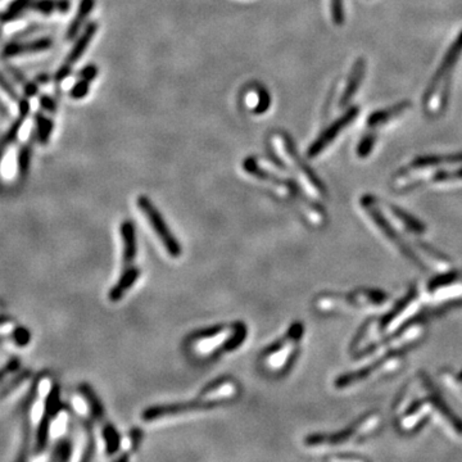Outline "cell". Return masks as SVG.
<instances>
[{
    "label": "cell",
    "mask_w": 462,
    "mask_h": 462,
    "mask_svg": "<svg viewBox=\"0 0 462 462\" xmlns=\"http://www.w3.org/2000/svg\"><path fill=\"white\" fill-rule=\"evenodd\" d=\"M376 140H378V133L366 130L364 133L362 137H361L360 142L357 144V148H356L357 157L359 158H367V157L370 156L371 152L374 150Z\"/></svg>",
    "instance_id": "f546056e"
},
{
    "label": "cell",
    "mask_w": 462,
    "mask_h": 462,
    "mask_svg": "<svg viewBox=\"0 0 462 462\" xmlns=\"http://www.w3.org/2000/svg\"><path fill=\"white\" fill-rule=\"evenodd\" d=\"M30 111H31V106H30V102H28V98L25 96V98L20 99L18 101V116L14 120L13 123L11 125V128L8 130L7 134L3 136V139L0 140V144L8 147L9 144L13 143L14 140L17 139L18 134H20L21 128L23 126V123L26 121Z\"/></svg>",
    "instance_id": "7402d4cb"
},
{
    "label": "cell",
    "mask_w": 462,
    "mask_h": 462,
    "mask_svg": "<svg viewBox=\"0 0 462 462\" xmlns=\"http://www.w3.org/2000/svg\"><path fill=\"white\" fill-rule=\"evenodd\" d=\"M389 303L387 293L379 289H356L346 293H324L313 305L324 313H362L381 311Z\"/></svg>",
    "instance_id": "8992f818"
},
{
    "label": "cell",
    "mask_w": 462,
    "mask_h": 462,
    "mask_svg": "<svg viewBox=\"0 0 462 462\" xmlns=\"http://www.w3.org/2000/svg\"><path fill=\"white\" fill-rule=\"evenodd\" d=\"M120 234L123 245V270H121L120 279L108 294L109 300L113 303L120 302L140 276V270L135 265L136 252H137L135 226L130 221H123L120 226Z\"/></svg>",
    "instance_id": "8fae6325"
},
{
    "label": "cell",
    "mask_w": 462,
    "mask_h": 462,
    "mask_svg": "<svg viewBox=\"0 0 462 462\" xmlns=\"http://www.w3.org/2000/svg\"><path fill=\"white\" fill-rule=\"evenodd\" d=\"M14 320L13 316L11 315H7V313H0V327L1 325H7V324H13Z\"/></svg>",
    "instance_id": "ee69618b"
},
{
    "label": "cell",
    "mask_w": 462,
    "mask_h": 462,
    "mask_svg": "<svg viewBox=\"0 0 462 462\" xmlns=\"http://www.w3.org/2000/svg\"><path fill=\"white\" fill-rule=\"evenodd\" d=\"M411 107H412L411 103L408 102V101H403V102L397 103L392 107L375 111L373 115L367 117L366 130L378 133V130L387 126L388 123L395 121V118L401 117Z\"/></svg>",
    "instance_id": "ac0fdd59"
},
{
    "label": "cell",
    "mask_w": 462,
    "mask_h": 462,
    "mask_svg": "<svg viewBox=\"0 0 462 462\" xmlns=\"http://www.w3.org/2000/svg\"><path fill=\"white\" fill-rule=\"evenodd\" d=\"M366 74V61L365 58H357L354 62V66L351 68L349 76L346 79V86L343 89V93L339 98V107H346L349 103L352 102L354 96L357 94L361 84L364 81V77Z\"/></svg>",
    "instance_id": "d6986e66"
},
{
    "label": "cell",
    "mask_w": 462,
    "mask_h": 462,
    "mask_svg": "<svg viewBox=\"0 0 462 462\" xmlns=\"http://www.w3.org/2000/svg\"><path fill=\"white\" fill-rule=\"evenodd\" d=\"M39 104L43 111H47L49 113H55V111H57V103L55 102V99L52 96H41Z\"/></svg>",
    "instance_id": "f35d334b"
},
{
    "label": "cell",
    "mask_w": 462,
    "mask_h": 462,
    "mask_svg": "<svg viewBox=\"0 0 462 462\" xmlns=\"http://www.w3.org/2000/svg\"><path fill=\"white\" fill-rule=\"evenodd\" d=\"M359 112H360V108L356 106L346 109L339 118H337L333 123H330L327 129L321 133V135L311 144V147L307 150V157L310 159L319 157L329 145H332V143L340 135V133L343 130L354 123L359 116Z\"/></svg>",
    "instance_id": "2e32d148"
},
{
    "label": "cell",
    "mask_w": 462,
    "mask_h": 462,
    "mask_svg": "<svg viewBox=\"0 0 462 462\" xmlns=\"http://www.w3.org/2000/svg\"><path fill=\"white\" fill-rule=\"evenodd\" d=\"M281 142H283V145H284L286 154L292 159L294 167L298 170L300 176H302V179L306 183L307 188H310V191H312L313 196L319 198L327 197V188H325V185L320 180V177L315 174V171L303 161V158L299 156V153L297 152V148L294 145L292 137L288 135V134H286V133H281Z\"/></svg>",
    "instance_id": "e0dca14e"
},
{
    "label": "cell",
    "mask_w": 462,
    "mask_h": 462,
    "mask_svg": "<svg viewBox=\"0 0 462 462\" xmlns=\"http://www.w3.org/2000/svg\"><path fill=\"white\" fill-rule=\"evenodd\" d=\"M39 26H31V28H25L20 31L18 34H16V39H20V38H23V36H28V35L33 34V33H36L39 30Z\"/></svg>",
    "instance_id": "7bdbcfd3"
},
{
    "label": "cell",
    "mask_w": 462,
    "mask_h": 462,
    "mask_svg": "<svg viewBox=\"0 0 462 462\" xmlns=\"http://www.w3.org/2000/svg\"><path fill=\"white\" fill-rule=\"evenodd\" d=\"M55 129V123L48 117H45L43 112H38L35 115V137L41 145L48 144Z\"/></svg>",
    "instance_id": "d4e9b609"
},
{
    "label": "cell",
    "mask_w": 462,
    "mask_h": 462,
    "mask_svg": "<svg viewBox=\"0 0 462 462\" xmlns=\"http://www.w3.org/2000/svg\"><path fill=\"white\" fill-rule=\"evenodd\" d=\"M69 8V0H33L30 4V11L44 16H50L55 12L67 13Z\"/></svg>",
    "instance_id": "cb8c5ba5"
},
{
    "label": "cell",
    "mask_w": 462,
    "mask_h": 462,
    "mask_svg": "<svg viewBox=\"0 0 462 462\" xmlns=\"http://www.w3.org/2000/svg\"><path fill=\"white\" fill-rule=\"evenodd\" d=\"M305 335L302 322H294L280 339L267 346L262 354V361L272 371H281L291 365L298 352L300 340Z\"/></svg>",
    "instance_id": "4fadbf2b"
},
{
    "label": "cell",
    "mask_w": 462,
    "mask_h": 462,
    "mask_svg": "<svg viewBox=\"0 0 462 462\" xmlns=\"http://www.w3.org/2000/svg\"><path fill=\"white\" fill-rule=\"evenodd\" d=\"M0 115L3 117H8L9 116V111H8L7 106L0 101Z\"/></svg>",
    "instance_id": "bcb514c9"
},
{
    "label": "cell",
    "mask_w": 462,
    "mask_h": 462,
    "mask_svg": "<svg viewBox=\"0 0 462 462\" xmlns=\"http://www.w3.org/2000/svg\"><path fill=\"white\" fill-rule=\"evenodd\" d=\"M72 451H74L72 441L69 438H62L55 444L52 460H55V461H67L71 458Z\"/></svg>",
    "instance_id": "4dcf8cb0"
},
{
    "label": "cell",
    "mask_w": 462,
    "mask_h": 462,
    "mask_svg": "<svg viewBox=\"0 0 462 462\" xmlns=\"http://www.w3.org/2000/svg\"><path fill=\"white\" fill-rule=\"evenodd\" d=\"M243 169H244L248 174H251L252 176L259 179L261 181H266V183H270L276 186V188H280V189H284V191L288 193V197L293 199L295 203L299 204V208L302 213L305 215V218L311 222V224L316 225V226H320V225L324 224L325 220H327V216H325V212L324 210L317 205V203L311 199L310 197H307L306 194L303 193V191L299 188L297 184L294 183L293 180H286V179H281V177L278 176V175H274L270 171H266L265 169H262L257 161L254 158H247L243 162Z\"/></svg>",
    "instance_id": "30bf717a"
},
{
    "label": "cell",
    "mask_w": 462,
    "mask_h": 462,
    "mask_svg": "<svg viewBox=\"0 0 462 462\" xmlns=\"http://www.w3.org/2000/svg\"><path fill=\"white\" fill-rule=\"evenodd\" d=\"M96 75H98V68L94 64H89L86 67L82 68L79 74V77L85 80V81L91 82L94 79H96Z\"/></svg>",
    "instance_id": "74e56055"
},
{
    "label": "cell",
    "mask_w": 462,
    "mask_h": 462,
    "mask_svg": "<svg viewBox=\"0 0 462 462\" xmlns=\"http://www.w3.org/2000/svg\"><path fill=\"white\" fill-rule=\"evenodd\" d=\"M422 303L442 307L462 302V274L452 271L438 274L422 292Z\"/></svg>",
    "instance_id": "7c38bea8"
},
{
    "label": "cell",
    "mask_w": 462,
    "mask_h": 462,
    "mask_svg": "<svg viewBox=\"0 0 462 462\" xmlns=\"http://www.w3.org/2000/svg\"><path fill=\"white\" fill-rule=\"evenodd\" d=\"M0 88H1V90H3V91H4V93H6L12 101H20V98H18V94H17L16 89L12 86V84L8 81L7 79H6V76L3 75L1 72H0Z\"/></svg>",
    "instance_id": "8d00e7d4"
},
{
    "label": "cell",
    "mask_w": 462,
    "mask_h": 462,
    "mask_svg": "<svg viewBox=\"0 0 462 462\" xmlns=\"http://www.w3.org/2000/svg\"><path fill=\"white\" fill-rule=\"evenodd\" d=\"M327 460H332V461H366L367 458L357 455H335L327 457Z\"/></svg>",
    "instance_id": "60d3db41"
},
{
    "label": "cell",
    "mask_w": 462,
    "mask_h": 462,
    "mask_svg": "<svg viewBox=\"0 0 462 462\" xmlns=\"http://www.w3.org/2000/svg\"><path fill=\"white\" fill-rule=\"evenodd\" d=\"M456 164H462V153L416 157L407 166L395 172V176L390 180V186L393 191L400 193L415 191L430 184L435 172L443 166Z\"/></svg>",
    "instance_id": "52a82bcc"
},
{
    "label": "cell",
    "mask_w": 462,
    "mask_h": 462,
    "mask_svg": "<svg viewBox=\"0 0 462 462\" xmlns=\"http://www.w3.org/2000/svg\"><path fill=\"white\" fill-rule=\"evenodd\" d=\"M422 305V292L416 288L410 289L407 294L387 312L381 313L379 317L368 320L360 327L349 346L351 354L360 357L383 340L400 332L402 327L415 320Z\"/></svg>",
    "instance_id": "3957f363"
},
{
    "label": "cell",
    "mask_w": 462,
    "mask_h": 462,
    "mask_svg": "<svg viewBox=\"0 0 462 462\" xmlns=\"http://www.w3.org/2000/svg\"><path fill=\"white\" fill-rule=\"evenodd\" d=\"M44 376H45L44 374L38 375V376L35 378L34 381L31 383V387L28 389V393L25 395V397H23L22 401H21V415L30 414V412H31V408L34 406L35 401H36L38 395H39V387H40V383Z\"/></svg>",
    "instance_id": "f1b7e54d"
},
{
    "label": "cell",
    "mask_w": 462,
    "mask_h": 462,
    "mask_svg": "<svg viewBox=\"0 0 462 462\" xmlns=\"http://www.w3.org/2000/svg\"><path fill=\"white\" fill-rule=\"evenodd\" d=\"M383 425V417L379 412H368L361 416L359 420L334 434H311L305 439L308 449H335L351 447L366 441L367 438L378 433Z\"/></svg>",
    "instance_id": "9c48e42d"
},
{
    "label": "cell",
    "mask_w": 462,
    "mask_h": 462,
    "mask_svg": "<svg viewBox=\"0 0 462 462\" xmlns=\"http://www.w3.org/2000/svg\"><path fill=\"white\" fill-rule=\"evenodd\" d=\"M393 417L398 432L414 434L429 422H435L444 433L462 438V420L449 407L425 373L415 374L402 388L393 405Z\"/></svg>",
    "instance_id": "6da1fadb"
},
{
    "label": "cell",
    "mask_w": 462,
    "mask_h": 462,
    "mask_svg": "<svg viewBox=\"0 0 462 462\" xmlns=\"http://www.w3.org/2000/svg\"><path fill=\"white\" fill-rule=\"evenodd\" d=\"M63 411V403L61 401V388L58 384H53L50 387L48 395L45 397L44 401V412L41 416L40 422L36 429L35 434V453L39 455L43 453L49 442V432L52 422L57 416Z\"/></svg>",
    "instance_id": "9a60e30c"
},
{
    "label": "cell",
    "mask_w": 462,
    "mask_h": 462,
    "mask_svg": "<svg viewBox=\"0 0 462 462\" xmlns=\"http://www.w3.org/2000/svg\"><path fill=\"white\" fill-rule=\"evenodd\" d=\"M21 367V361L18 357H12L9 359L7 364L4 366L0 367V383L4 381L7 376L13 374L16 371H18Z\"/></svg>",
    "instance_id": "836d02e7"
},
{
    "label": "cell",
    "mask_w": 462,
    "mask_h": 462,
    "mask_svg": "<svg viewBox=\"0 0 462 462\" xmlns=\"http://www.w3.org/2000/svg\"><path fill=\"white\" fill-rule=\"evenodd\" d=\"M31 375H33V371L30 368H21V370H18L7 383H4L0 387V401L3 398L8 397L11 393H13L17 388L31 378Z\"/></svg>",
    "instance_id": "83f0119b"
},
{
    "label": "cell",
    "mask_w": 462,
    "mask_h": 462,
    "mask_svg": "<svg viewBox=\"0 0 462 462\" xmlns=\"http://www.w3.org/2000/svg\"><path fill=\"white\" fill-rule=\"evenodd\" d=\"M11 339L18 346H26L31 342V333L28 327H14L13 332L11 333Z\"/></svg>",
    "instance_id": "1f68e13d"
},
{
    "label": "cell",
    "mask_w": 462,
    "mask_h": 462,
    "mask_svg": "<svg viewBox=\"0 0 462 462\" xmlns=\"http://www.w3.org/2000/svg\"><path fill=\"white\" fill-rule=\"evenodd\" d=\"M53 47V40L50 38H41L36 40L28 41V43H20V41H11L3 49V58H12L18 55H33V53H40L44 50Z\"/></svg>",
    "instance_id": "ffe728a7"
},
{
    "label": "cell",
    "mask_w": 462,
    "mask_h": 462,
    "mask_svg": "<svg viewBox=\"0 0 462 462\" xmlns=\"http://www.w3.org/2000/svg\"><path fill=\"white\" fill-rule=\"evenodd\" d=\"M6 145H3V144H0V162H1V159H3V157H4V152H6Z\"/></svg>",
    "instance_id": "7dc6e473"
},
{
    "label": "cell",
    "mask_w": 462,
    "mask_h": 462,
    "mask_svg": "<svg viewBox=\"0 0 462 462\" xmlns=\"http://www.w3.org/2000/svg\"><path fill=\"white\" fill-rule=\"evenodd\" d=\"M462 55V30L456 36L453 43L449 45L441 64L436 68L434 76L430 79L428 86L424 91L422 104L425 115L438 117L442 115L449 106L452 89V76L457 61Z\"/></svg>",
    "instance_id": "277c9868"
},
{
    "label": "cell",
    "mask_w": 462,
    "mask_h": 462,
    "mask_svg": "<svg viewBox=\"0 0 462 462\" xmlns=\"http://www.w3.org/2000/svg\"><path fill=\"white\" fill-rule=\"evenodd\" d=\"M238 385L235 381L229 378H222L218 381H213L207 388H204L198 395L197 400H193L188 403H176V405H164L154 406L144 411L142 417L147 422L159 420L164 417L177 416V415L189 414L198 410H210L220 406L221 403L227 401L237 395Z\"/></svg>",
    "instance_id": "5b68a950"
},
{
    "label": "cell",
    "mask_w": 462,
    "mask_h": 462,
    "mask_svg": "<svg viewBox=\"0 0 462 462\" xmlns=\"http://www.w3.org/2000/svg\"><path fill=\"white\" fill-rule=\"evenodd\" d=\"M259 106L254 108V113L256 115H262L264 112H266L267 109L270 108V96H269V91L266 90L265 88L259 86Z\"/></svg>",
    "instance_id": "d590c367"
},
{
    "label": "cell",
    "mask_w": 462,
    "mask_h": 462,
    "mask_svg": "<svg viewBox=\"0 0 462 462\" xmlns=\"http://www.w3.org/2000/svg\"><path fill=\"white\" fill-rule=\"evenodd\" d=\"M330 8H332V17H333L334 23L337 26L343 25V22H344L343 0H330Z\"/></svg>",
    "instance_id": "d6a6232c"
},
{
    "label": "cell",
    "mask_w": 462,
    "mask_h": 462,
    "mask_svg": "<svg viewBox=\"0 0 462 462\" xmlns=\"http://www.w3.org/2000/svg\"><path fill=\"white\" fill-rule=\"evenodd\" d=\"M8 338H11V334L9 335H6V334H0V343H3L4 340H7Z\"/></svg>",
    "instance_id": "c3c4849f"
},
{
    "label": "cell",
    "mask_w": 462,
    "mask_h": 462,
    "mask_svg": "<svg viewBox=\"0 0 462 462\" xmlns=\"http://www.w3.org/2000/svg\"><path fill=\"white\" fill-rule=\"evenodd\" d=\"M94 7H96V0H81L80 1V6H79V9H77L75 18L69 23L67 33H66V39L67 40L75 39L76 35L79 34V31L82 28L84 22L86 21L89 14L91 13V11L94 9Z\"/></svg>",
    "instance_id": "603a6c76"
},
{
    "label": "cell",
    "mask_w": 462,
    "mask_h": 462,
    "mask_svg": "<svg viewBox=\"0 0 462 462\" xmlns=\"http://www.w3.org/2000/svg\"><path fill=\"white\" fill-rule=\"evenodd\" d=\"M89 84H90V82L85 81V80L80 79V80L76 82L75 85H74V88L71 89L69 96L74 98V99H82V98H85V96H88L89 89H90V85H89Z\"/></svg>",
    "instance_id": "e575fe53"
},
{
    "label": "cell",
    "mask_w": 462,
    "mask_h": 462,
    "mask_svg": "<svg viewBox=\"0 0 462 462\" xmlns=\"http://www.w3.org/2000/svg\"><path fill=\"white\" fill-rule=\"evenodd\" d=\"M35 81L38 82L39 85H45V84L50 81V76L47 75V74H41L35 79Z\"/></svg>",
    "instance_id": "f6af8a7d"
},
{
    "label": "cell",
    "mask_w": 462,
    "mask_h": 462,
    "mask_svg": "<svg viewBox=\"0 0 462 462\" xmlns=\"http://www.w3.org/2000/svg\"><path fill=\"white\" fill-rule=\"evenodd\" d=\"M33 0H13L4 12L0 13V22L8 23L18 20L26 11H30V4Z\"/></svg>",
    "instance_id": "4316f807"
},
{
    "label": "cell",
    "mask_w": 462,
    "mask_h": 462,
    "mask_svg": "<svg viewBox=\"0 0 462 462\" xmlns=\"http://www.w3.org/2000/svg\"><path fill=\"white\" fill-rule=\"evenodd\" d=\"M7 71L9 72V75L12 76L14 80L18 82V84H21L22 86H23V85L28 82L25 75L21 72L20 69H17V68L13 67V66H7Z\"/></svg>",
    "instance_id": "b9f144b4"
},
{
    "label": "cell",
    "mask_w": 462,
    "mask_h": 462,
    "mask_svg": "<svg viewBox=\"0 0 462 462\" xmlns=\"http://www.w3.org/2000/svg\"><path fill=\"white\" fill-rule=\"evenodd\" d=\"M96 30H98V23L96 22H90L84 30L81 36L79 38V40L76 41L74 48L71 49V52L68 53L67 58L64 61L66 66L71 68L75 66L77 61L85 53V50L88 49L90 41L93 40V38L96 36Z\"/></svg>",
    "instance_id": "44dd1931"
},
{
    "label": "cell",
    "mask_w": 462,
    "mask_h": 462,
    "mask_svg": "<svg viewBox=\"0 0 462 462\" xmlns=\"http://www.w3.org/2000/svg\"><path fill=\"white\" fill-rule=\"evenodd\" d=\"M31 159H33V142L30 140L28 143L21 147L17 156V172H18V181H23L28 177L30 172V166H31Z\"/></svg>",
    "instance_id": "484cf974"
},
{
    "label": "cell",
    "mask_w": 462,
    "mask_h": 462,
    "mask_svg": "<svg viewBox=\"0 0 462 462\" xmlns=\"http://www.w3.org/2000/svg\"><path fill=\"white\" fill-rule=\"evenodd\" d=\"M360 207L375 230L405 259L420 269L419 257L425 242L419 238L428 230L425 224L395 204L371 194L361 198Z\"/></svg>",
    "instance_id": "7a4b0ae2"
},
{
    "label": "cell",
    "mask_w": 462,
    "mask_h": 462,
    "mask_svg": "<svg viewBox=\"0 0 462 462\" xmlns=\"http://www.w3.org/2000/svg\"><path fill=\"white\" fill-rule=\"evenodd\" d=\"M0 35H1V28H0Z\"/></svg>",
    "instance_id": "681fc988"
},
{
    "label": "cell",
    "mask_w": 462,
    "mask_h": 462,
    "mask_svg": "<svg viewBox=\"0 0 462 462\" xmlns=\"http://www.w3.org/2000/svg\"><path fill=\"white\" fill-rule=\"evenodd\" d=\"M248 327L243 322L220 325L191 334L188 346L201 356H218L237 351L244 343Z\"/></svg>",
    "instance_id": "ba28073f"
},
{
    "label": "cell",
    "mask_w": 462,
    "mask_h": 462,
    "mask_svg": "<svg viewBox=\"0 0 462 462\" xmlns=\"http://www.w3.org/2000/svg\"><path fill=\"white\" fill-rule=\"evenodd\" d=\"M23 93L26 98H34L39 93V84L36 81H28L23 85Z\"/></svg>",
    "instance_id": "ab89813d"
},
{
    "label": "cell",
    "mask_w": 462,
    "mask_h": 462,
    "mask_svg": "<svg viewBox=\"0 0 462 462\" xmlns=\"http://www.w3.org/2000/svg\"><path fill=\"white\" fill-rule=\"evenodd\" d=\"M137 207L142 211L145 218L148 220L150 227L156 232L157 237L164 244V249L170 254L172 259H177L181 256V245L177 239L171 232L169 226L166 224L162 215L158 212L156 207L150 202V199L145 196L137 198Z\"/></svg>",
    "instance_id": "5bb4252c"
}]
</instances>
